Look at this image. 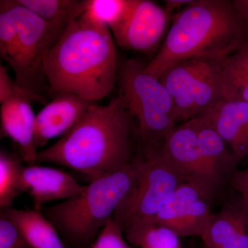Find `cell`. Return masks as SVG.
I'll return each instance as SVG.
<instances>
[{
	"label": "cell",
	"mask_w": 248,
	"mask_h": 248,
	"mask_svg": "<svg viewBox=\"0 0 248 248\" xmlns=\"http://www.w3.org/2000/svg\"><path fill=\"white\" fill-rule=\"evenodd\" d=\"M84 188L68 173L53 168L27 165L21 171V191L31 196L35 210L50 202L71 199Z\"/></svg>",
	"instance_id": "cell-13"
},
{
	"label": "cell",
	"mask_w": 248,
	"mask_h": 248,
	"mask_svg": "<svg viewBox=\"0 0 248 248\" xmlns=\"http://www.w3.org/2000/svg\"><path fill=\"white\" fill-rule=\"evenodd\" d=\"M54 27L64 31L84 14L86 0H17Z\"/></svg>",
	"instance_id": "cell-20"
},
{
	"label": "cell",
	"mask_w": 248,
	"mask_h": 248,
	"mask_svg": "<svg viewBox=\"0 0 248 248\" xmlns=\"http://www.w3.org/2000/svg\"><path fill=\"white\" fill-rule=\"evenodd\" d=\"M194 120L204 161L213 177L221 184L223 177L235 169L239 161L208 119L201 115Z\"/></svg>",
	"instance_id": "cell-16"
},
{
	"label": "cell",
	"mask_w": 248,
	"mask_h": 248,
	"mask_svg": "<svg viewBox=\"0 0 248 248\" xmlns=\"http://www.w3.org/2000/svg\"><path fill=\"white\" fill-rule=\"evenodd\" d=\"M248 231V217L241 206H228L212 214L206 231L202 236L205 248H218Z\"/></svg>",
	"instance_id": "cell-18"
},
{
	"label": "cell",
	"mask_w": 248,
	"mask_h": 248,
	"mask_svg": "<svg viewBox=\"0 0 248 248\" xmlns=\"http://www.w3.org/2000/svg\"><path fill=\"white\" fill-rule=\"evenodd\" d=\"M161 153L182 174L210 200L220 184L209 170L201 153L194 119L174 127L165 138Z\"/></svg>",
	"instance_id": "cell-9"
},
{
	"label": "cell",
	"mask_w": 248,
	"mask_h": 248,
	"mask_svg": "<svg viewBox=\"0 0 248 248\" xmlns=\"http://www.w3.org/2000/svg\"><path fill=\"white\" fill-rule=\"evenodd\" d=\"M141 62L130 59L119 63L120 95L138 122L137 133L151 146L161 140L176 126L172 101L161 83L145 72Z\"/></svg>",
	"instance_id": "cell-6"
},
{
	"label": "cell",
	"mask_w": 248,
	"mask_h": 248,
	"mask_svg": "<svg viewBox=\"0 0 248 248\" xmlns=\"http://www.w3.org/2000/svg\"><path fill=\"white\" fill-rule=\"evenodd\" d=\"M0 248H30L17 226L0 214Z\"/></svg>",
	"instance_id": "cell-25"
},
{
	"label": "cell",
	"mask_w": 248,
	"mask_h": 248,
	"mask_svg": "<svg viewBox=\"0 0 248 248\" xmlns=\"http://www.w3.org/2000/svg\"><path fill=\"white\" fill-rule=\"evenodd\" d=\"M193 0H166L164 1V8L169 14L173 15V11L175 10H182L188 6Z\"/></svg>",
	"instance_id": "cell-29"
},
{
	"label": "cell",
	"mask_w": 248,
	"mask_h": 248,
	"mask_svg": "<svg viewBox=\"0 0 248 248\" xmlns=\"http://www.w3.org/2000/svg\"><path fill=\"white\" fill-rule=\"evenodd\" d=\"M31 99L26 94L13 96L1 103V134L17 145L19 155L27 165L37 164V151L34 142L35 113Z\"/></svg>",
	"instance_id": "cell-14"
},
{
	"label": "cell",
	"mask_w": 248,
	"mask_h": 248,
	"mask_svg": "<svg viewBox=\"0 0 248 248\" xmlns=\"http://www.w3.org/2000/svg\"><path fill=\"white\" fill-rule=\"evenodd\" d=\"M118 69L110 29L80 17L60 36L45 63L51 94L68 93L93 102L113 90Z\"/></svg>",
	"instance_id": "cell-2"
},
{
	"label": "cell",
	"mask_w": 248,
	"mask_h": 248,
	"mask_svg": "<svg viewBox=\"0 0 248 248\" xmlns=\"http://www.w3.org/2000/svg\"><path fill=\"white\" fill-rule=\"evenodd\" d=\"M64 31L45 22L17 0L0 1V57L12 68L15 80L31 100L46 102L50 89L45 60Z\"/></svg>",
	"instance_id": "cell-5"
},
{
	"label": "cell",
	"mask_w": 248,
	"mask_h": 248,
	"mask_svg": "<svg viewBox=\"0 0 248 248\" xmlns=\"http://www.w3.org/2000/svg\"><path fill=\"white\" fill-rule=\"evenodd\" d=\"M143 163L144 158L135 157L120 170L93 179L78 195L41 211L72 248H91L133 188Z\"/></svg>",
	"instance_id": "cell-4"
},
{
	"label": "cell",
	"mask_w": 248,
	"mask_h": 248,
	"mask_svg": "<svg viewBox=\"0 0 248 248\" xmlns=\"http://www.w3.org/2000/svg\"><path fill=\"white\" fill-rule=\"evenodd\" d=\"M226 58V57H225ZM223 58H196L171 67L160 78L172 99L176 121L203 115L223 100Z\"/></svg>",
	"instance_id": "cell-7"
},
{
	"label": "cell",
	"mask_w": 248,
	"mask_h": 248,
	"mask_svg": "<svg viewBox=\"0 0 248 248\" xmlns=\"http://www.w3.org/2000/svg\"><path fill=\"white\" fill-rule=\"evenodd\" d=\"M137 0H86L84 14L86 22L113 31L124 22Z\"/></svg>",
	"instance_id": "cell-22"
},
{
	"label": "cell",
	"mask_w": 248,
	"mask_h": 248,
	"mask_svg": "<svg viewBox=\"0 0 248 248\" xmlns=\"http://www.w3.org/2000/svg\"><path fill=\"white\" fill-rule=\"evenodd\" d=\"M248 41V27L229 0H193L174 15L157 53L145 67L160 79L181 62L196 58H223Z\"/></svg>",
	"instance_id": "cell-3"
},
{
	"label": "cell",
	"mask_w": 248,
	"mask_h": 248,
	"mask_svg": "<svg viewBox=\"0 0 248 248\" xmlns=\"http://www.w3.org/2000/svg\"><path fill=\"white\" fill-rule=\"evenodd\" d=\"M21 156L5 150L0 152V208H11L14 201L22 193L20 175L23 165Z\"/></svg>",
	"instance_id": "cell-23"
},
{
	"label": "cell",
	"mask_w": 248,
	"mask_h": 248,
	"mask_svg": "<svg viewBox=\"0 0 248 248\" xmlns=\"http://www.w3.org/2000/svg\"><path fill=\"white\" fill-rule=\"evenodd\" d=\"M1 213L17 226L30 248H67L55 227L41 210L4 208Z\"/></svg>",
	"instance_id": "cell-17"
},
{
	"label": "cell",
	"mask_w": 248,
	"mask_h": 248,
	"mask_svg": "<svg viewBox=\"0 0 248 248\" xmlns=\"http://www.w3.org/2000/svg\"><path fill=\"white\" fill-rule=\"evenodd\" d=\"M19 94H26L29 97L27 91L11 78L7 68L3 64L0 65V104L13 96Z\"/></svg>",
	"instance_id": "cell-26"
},
{
	"label": "cell",
	"mask_w": 248,
	"mask_h": 248,
	"mask_svg": "<svg viewBox=\"0 0 248 248\" xmlns=\"http://www.w3.org/2000/svg\"><path fill=\"white\" fill-rule=\"evenodd\" d=\"M173 15L150 0H137L121 25L111 31L121 48L143 53L159 50L169 32Z\"/></svg>",
	"instance_id": "cell-10"
},
{
	"label": "cell",
	"mask_w": 248,
	"mask_h": 248,
	"mask_svg": "<svg viewBox=\"0 0 248 248\" xmlns=\"http://www.w3.org/2000/svg\"><path fill=\"white\" fill-rule=\"evenodd\" d=\"M221 86L225 100L248 102V41L223 59Z\"/></svg>",
	"instance_id": "cell-19"
},
{
	"label": "cell",
	"mask_w": 248,
	"mask_h": 248,
	"mask_svg": "<svg viewBox=\"0 0 248 248\" xmlns=\"http://www.w3.org/2000/svg\"><path fill=\"white\" fill-rule=\"evenodd\" d=\"M133 119L120 95L107 105L94 102L74 128L38 152L37 163L66 166L91 181L117 172L135 159Z\"/></svg>",
	"instance_id": "cell-1"
},
{
	"label": "cell",
	"mask_w": 248,
	"mask_h": 248,
	"mask_svg": "<svg viewBox=\"0 0 248 248\" xmlns=\"http://www.w3.org/2000/svg\"><path fill=\"white\" fill-rule=\"evenodd\" d=\"M232 186L241 196V208L248 217V168L233 172Z\"/></svg>",
	"instance_id": "cell-27"
},
{
	"label": "cell",
	"mask_w": 248,
	"mask_h": 248,
	"mask_svg": "<svg viewBox=\"0 0 248 248\" xmlns=\"http://www.w3.org/2000/svg\"><path fill=\"white\" fill-rule=\"evenodd\" d=\"M232 4L240 17L248 27V0H233Z\"/></svg>",
	"instance_id": "cell-28"
},
{
	"label": "cell",
	"mask_w": 248,
	"mask_h": 248,
	"mask_svg": "<svg viewBox=\"0 0 248 248\" xmlns=\"http://www.w3.org/2000/svg\"><path fill=\"white\" fill-rule=\"evenodd\" d=\"M186 182L161 150L150 148L138 180L112 217L114 221L124 231L134 222L153 219Z\"/></svg>",
	"instance_id": "cell-8"
},
{
	"label": "cell",
	"mask_w": 248,
	"mask_h": 248,
	"mask_svg": "<svg viewBox=\"0 0 248 248\" xmlns=\"http://www.w3.org/2000/svg\"><path fill=\"white\" fill-rule=\"evenodd\" d=\"M223 138L236 159L248 156V102L223 100L203 115Z\"/></svg>",
	"instance_id": "cell-15"
},
{
	"label": "cell",
	"mask_w": 248,
	"mask_h": 248,
	"mask_svg": "<svg viewBox=\"0 0 248 248\" xmlns=\"http://www.w3.org/2000/svg\"><path fill=\"white\" fill-rule=\"evenodd\" d=\"M212 214L210 200L196 186L186 182L178 187L169 203L153 220L169 228L179 237L202 238Z\"/></svg>",
	"instance_id": "cell-11"
},
{
	"label": "cell",
	"mask_w": 248,
	"mask_h": 248,
	"mask_svg": "<svg viewBox=\"0 0 248 248\" xmlns=\"http://www.w3.org/2000/svg\"><path fill=\"white\" fill-rule=\"evenodd\" d=\"M124 231L111 218L99 232L91 248H131L124 237Z\"/></svg>",
	"instance_id": "cell-24"
},
{
	"label": "cell",
	"mask_w": 248,
	"mask_h": 248,
	"mask_svg": "<svg viewBox=\"0 0 248 248\" xmlns=\"http://www.w3.org/2000/svg\"><path fill=\"white\" fill-rule=\"evenodd\" d=\"M124 234L138 248H182L176 233L153 219L134 222L124 229Z\"/></svg>",
	"instance_id": "cell-21"
},
{
	"label": "cell",
	"mask_w": 248,
	"mask_h": 248,
	"mask_svg": "<svg viewBox=\"0 0 248 248\" xmlns=\"http://www.w3.org/2000/svg\"><path fill=\"white\" fill-rule=\"evenodd\" d=\"M93 102L60 93L36 115L34 142L37 149L52 139L63 137L79 123Z\"/></svg>",
	"instance_id": "cell-12"
}]
</instances>
